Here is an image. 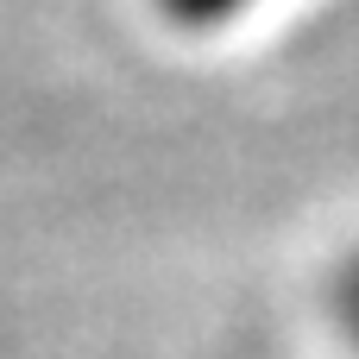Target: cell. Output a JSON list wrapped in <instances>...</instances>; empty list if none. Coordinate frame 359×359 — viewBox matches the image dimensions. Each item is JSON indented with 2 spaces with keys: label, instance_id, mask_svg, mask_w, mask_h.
Returning a JSON list of instances; mask_svg holds the SVG:
<instances>
[{
  "label": "cell",
  "instance_id": "obj_2",
  "mask_svg": "<svg viewBox=\"0 0 359 359\" xmlns=\"http://www.w3.org/2000/svg\"><path fill=\"white\" fill-rule=\"evenodd\" d=\"M177 32H227V25H240L252 6H265V0H151Z\"/></svg>",
  "mask_w": 359,
  "mask_h": 359
},
{
  "label": "cell",
  "instance_id": "obj_1",
  "mask_svg": "<svg viewBox=\"0 0 359 359\" xmlns=\"http://www.w3.org/2000/svg\"><path fill=\"white\" fill-rule=\"evenodd\" d=\"M322 309H328V328H334V341L359 359V240L334 259V271H328V290H322Z\"/></svg>",
  "mask_w": 359,
  "mask_h": 359
}]
</instances>
